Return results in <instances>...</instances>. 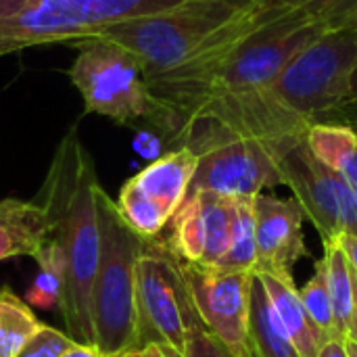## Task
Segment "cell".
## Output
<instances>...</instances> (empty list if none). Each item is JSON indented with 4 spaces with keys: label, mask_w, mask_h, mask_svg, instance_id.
Returning a JSON list of instances; mask_svg holds the SVG:
<instances>
[{
    "label": "cell",
    "mask_w": 357,
    "mask_h": 357,
    "mask_svg": "<svg viewBox=\"0 0 357 357\" xmlns=\"http://www.w3.org/2000/svg\"><path fill=\"white\" fill-rule=\"evenodd\" d=\"M310 151L331 167L357 197V134L345 123L316 121L307 130Z\"/></svg>",
    "instance_id": "15"
},
{
    "label": "cell",
    "mask_w": 357,
    "mask_h": 357,
    "mask_svg": "<svg viewBox=\"0 0 357 357\" xmlns=\"http://www.w3.org/2000/svg\"><path fill=\"white\" fill-rule=\"evenodd\" d=\"M261 280L278 318L282 320L284 328L289 331L295 347L301 357H316L324 343L331 339L318 328V324L307 314L299 289L295 287L291 272H255Z\"/></svg>",
    "instance_id": "13"
},
{
    "label": "cell",
    "mask_w": 357,
    "mask_h": 357,
    "mask_svg": "<svg viewBox=\"0 0 357 357\" xmlns=\"http://www.w3.org/2000/svg\"><path fill=\"white\" fill-rule=\"evenodd\" d=\"M255 232H257V268L255 272H291L307 255L303 238V209L295 199L257 195Z\"/></svg>",
    "instance_id": "11"
},
{
    "label": "cell",
    "mask_w": 357,
    "mask_h": 357,
    "mask_svg": "<svg viewBox=\"0 0 357 357\" xmlns=\"http://www.w3.org/2000/svg\"><path fill=\"white\" fill-rule=\"evenodd\" d=\"M251 345L257 357H301L257 276L251 287Z\"/></svg>",
    "instance_id": "16"
},
{
    "label": "cell",
    "mask_w": 357,
    "mask_h": 357,
    "mask_svg": "<svg viewBox=\"0 0 357 357\" xmlns=\"http://www.w3.org/2000/svg\"><path fill=\"white\" fill-rule=\"evenodd\" d=\"M299 295H301V301H303L307 314L318 324V328L328 339H339L337 324H335V314H333V301H331V291H328V278H326L324 259H318L316 261L314 276L307 280V284L303 289H299Z\"/></svg>",
    "instance_id": "22"
},
{
    "label": "cell",
    "mask_w": 357,
    "mask_h": 357,
    "mask_svg": "<svg viewBox=\"0 0 357 357\" xmlns=\"http://www.w3.org/2000/svg\"><path fill=\"white\" fill-rule=\"evenodd\" d=\"M339 247L343 249L347 261L351 264V268L357 272V236H351V234H343L339 241Z\"/></svg>",
    "instance_id": "26"
},
{
    "label": "cell",
    "mask_w": 357,
    "mask_h": 357,
    "mask_svg": "<svg viewBox=\"0 0 357 357\" xmlns=\"http://www.w3.org/2000/svg\"><path fill=\"white\" fill-rule=\"evenodd\" d=\"M138 349L157 343L184 354L186 320L195 307L182 259L167 243L146 238L136 268Z\"/></svg>",
    "instance_id": "7"
},
{
    "label": "cell",
    "mask_w": 357,
    "mask_h": 357,
    "mask_svg": "<svg viewBox=\"0 0 357 357\" xmlns=\"http://www.w3.org/2000/svg\"><path fill=\"white\" fill-rule=\"evenodd\" d=\"M354 280H356V299H354V314H351V322H349V331H347V339L357 343V272L354 270Z\"/></svg>",
    "instance_id": "29"
},
{
    "label": "cell",
    "mask_w": 357,
    "mask_h": 357,
    "mask_svg": "<svg viewBox=\"0 0 357 357\" xmlns=\"http://www.w3.org/2000/svg\"><path fill=\"white\" fill-rule=\"evenodd\" d=\"M96 215L100 257L92 282L94 345L117 357L128 349H138L136 268L146 238L121 220L115 201L102 186L96 195Z\"/></svg>",
    "instance_id": "2"
},
{
    "label": "cell",
    "mask_w": 357,
    "mask_h": 357,
    "mask_svg": "<svg viewBox=\"0 0 357 357\" xmlns=\"http://www.w3.org/2000/svg\"><path fill=\"white\" fill-rule=\"evenodd\" d=\"M121 220L142 238H157L172 222V218L155 205L149 197L126 182L115 201Z\"/></svg>",
    "instance_id": "21"
},
{
    "label": "cell",
    "mask_w": 357,
    "mask_h": 357,
    "mask_svg": "<svg viewBox=\"0 0 357 357\" xmlns=\"http://www.w3.org/2000/svg\"><path fill=\"white\" fill-rule=\"evenodd\" d=\"M357 69V23L324 31L303 48L274 84L276 100L307 123L351 105Z\"/></svg>",
    "instance_id": "6"
},
{
    "label": "cell",
    "mask_w": 357,
    "mask_h": 357,
    "mask_svg": "<svg viewBox=\"0 0 357 357\" xmlns=\"http://www.w3.org/2000/svg\"><path fill=\"white\" fill-rule=\"evenodd\" d=\"M184 278L205 328L232 354L255 357L251 345V287L255 274L184 264Z\"/></svg>",
    "instance_id": "10"
},
{
    "label": "cell",
    "mask_w": 357,
    "mask_h": 357,
    "mask_svg": "<svg viewBox=\"0 0 357 357\" xmlns=\"http://www.w3.org/2000/svg\"><path fill=\"white\" fill-rule=\"evenodd\" d=\"M142 354H144V357H165L161 345H157V343H151V345L142 347Z\"/></svg>",
    "instance_id": "30"
},
{
    "label": "cell",
    "mask_w": 357,
    "mask_h": 357,
    "mask_svg": "<svg viewBox=\"0 0 357 357\" xmlns=\"http://www.w3.org/2000/svg\"><path fill=\"white\" fill-rule=\"evenodd\" d=\"M184 357H232V354L205 328L203 320L197 314V307L190 310L186 320Z\"/></svg>",
    "instance_id": "23"
},
{
    "label": "cell",
    "mask_w": 357,
    "mask_h": 357,
    "mask_svg": "<svg viewBox=\"0 0 357 357\" xmlns=\"http://www.w3.org/2000/svg\"><path fill=\"white\" fill-rule=\"evenodd\" d=\"M186 0H0V56L94 38L109 25L155 15Z\"/></svg>",
    "instance_id": "4"
},
{
    "label": "cell",
    "mask_w": 357,
    "mask_h": 357,
    "mask_svg": "<svg viewBox=\"0 0 357 357\" xmlns=\"http://www.w3.org/2000/svg\"><path fill=\"white\" fill-rule=\"evenodd\" d=\"M356 23H357V21H356Z\"/></svg>",
    "instance_id": "37"
},
{
    "label": "cell",
    "mask_w": 357,
    "mask_h": 357,
    "mask_svg": "<svg viewBox=\"0 0 357 357\" xmlns=\"http://www.w3.org/2000/svg\"><path fill=\"white\" fill-rule=\"evenodd\" d=\"M73 345L75 341L67 333L48 324H40V328L19 349L17 357H61Z\"/></svg>",
    "instance_id": "24"
},
{
    "label": "cell",
    "mask_w": 357,
    "mask_h": 357,
    "mask_svg": "<svg viewBox=\"0 0 357 357\" xmlns=\"http://www.w3.org/2000/svg\"><path fill=\"white\" fill-rule=\"evenodd\" d=\"M316 357H349V354H347L345 341L331 339L328 343H324V345H322V349L318 351V356Z\"/></svg>",
    "instance_id": "27"
},
{
    "label": "cell",
    "mask_w": 357,
    "mask_h": 357,
    "mask_svg": "<svg viewBox=\"0 0 357 357\" xmlns=\"http://www.w3.org/2000/svg\"><path fill=\"white\" fill-rule=\"evenodd\" d=\"M61 357H111L107 356L102 349H98L96 345H84V343H75L71 349H67Z\"/></svg>",
    "instance_id": "25"
},
{
    "label": "cell",
    "mask_w": 357,
    "mask_h": 357,
    "mask_svg": "<svg viewBox=\"0 0 357 357\" xmlns=\"http://www.w3.org/2000/svg\"><path fill=\"white\" fill-rule=\"evenodd\" d=\"M324 266H326V278H328V291L333 301V314L339 339H347L351 314H354V299H356V280H354V268L347 261L343 249L339 243H324Z\"/></svg>",
    "instance_id": "18"
},
{
    "label": "cell",
    "mask_w": 357,
    "mask_h": 357,
    "mask_svg": "<svg viewBox=\"0 0 357 357\" xmlns=\"http://www.w3.org/2000/svg\"><path fill=\"white\" fill-rule=\"evenodd\" d=\"M40 324L42 322L23 299L6 287L0 289V357H17Z\"/></svg>",
    "instance_id": "20"
},
{
    "label": "cell",
    "mask_w": 357,
    "mask_h": 357,
    "mask_svg": "<svg viewBox=\"0 0 357 357\" xmlns=\"http://www.w3.org/2000/svg\"><path fill=\"white\" fill-rule=\"evenodd\" d=\"M255 197H234L230 245L222 261L215 266L224 272L253 274L257 268V232H255Z\"/></svg>",
    "instance_id": "17"
},
{
    "label": "cell",
    "mask_w": 357,
    "mask_h": 357,
    "mask_svg": "<svg viewBox=\"0 0 357 357\" xmlns=\"http://www.w3.org/2000/svg\"><path fill=\"white\" fill-rule=\"evenodd\" d=\"M79 48L69 77L84 100V113H96L119 126L146 123L165 134L159 105L149 92L140 61L123 46L105 38L71 42Z\"/></svg>",
    "instance_id": "5"
},
{
    "label": "cell",
    "mask_w": 357,
    "mask_h": 357,
    "mask_svg": "<svg viewBox=\"0 0 357 357\" xmlns=\"http://www.w3.org/2000/svg\"><path fill=\"white\" fill-rule=\"evenodd\" d=\"M282 142L238 136L203 146L197 151L199 163L188 195L207 190L224 197H257L268 188L282 186L278 167Z\"/></svg>",
    "instance_id": "9"
},
{
    "label": "cell",
    "mask_w": 357,
    "mask_h": 357,
    "mask_svg": "<svg viewBox=\"0 0 357 357\" xmlns=\"http://www.w3.org/2000/svg\"><path fill=\"white\" fill-rule=\"evenodd\" d=\"M48 236V218L36 201L0 199V261L33 257Z\"/></svg>",
    "instance_id": "14"
},
{
    "label": "cell",
    "mask_w": 357,
    "mask_h": 357,
    "mask_svg": "<svg viewBox=\"0 0 357 357\" xmlns=\"http://www.w3.org/2000/svg\"><path fill=\"white\" fill-rule=\"evenodd\" d=\"M351 128L356 130V134H357V119H356V121H354V123H351Z\"/></svg>",
    "instance_id": "35"
},
{
    "label": "cell",
    "mask_w": 357,
    "mask_h": 357,
    "mask_svg": "<svg viewBox=\"0 0 357 357\" xmlns=\"http://www.w3.org/2000/svg\"><path fill=\"white\" fill-rule=\"evenodd\" d=\"M197 163L199 155L192 149L178 146L153 159L128 182L144 197H149L155 205H159L169 218H174L188 197Z\"/></svg>",
    "instance_id": "12"
},
{
    "label": "cell",
    "mask_w": 357,
    "mask_h": 357,
    "mask_svg": "<svg viewBox=\"0 0 357 357\" xmlns=\"http://www.w3.org/2000/svg\"><path fill=\"white\" fill-rule=\"evenodd\" d=\"M259 0H186L163 13L109 25L94 38L128 48L142 67L144 82L163 75L205 46L224 25Z\"/></svg>",
    "instance_id": "3"
},
{
    "label": "cell",
    "mask_w": 357,
    "mask_h": 357,
    "mask_svg": "<svg viewBox=\"0 0 357 357\" xmlns=\"http://www.w3.org/2000/svg\"><path fill=\"white\" fill-rule=\"evenodd\" d=\"M255 357H257V356H255Z\"/></svg>",
    "instance_id": "36"
},
{
    "label": "cell",
    "mask_w": 357,
    "mask_h": 357,
    "mask_svg": "<svg viewBox=\"0 0 357 357\" xmlns=\"http://www.w3.org/2000/svg\"><path fill=\"white\" fill-rule=\"evenodd\" d=\"M98 188L100 182L94 161L84 146L77 128H71L52 155L36 203L48 218V238L59 245L67 264L59 307L67 335L84 345H94L92 282L100 257L96 215Z\"/></svg>",
    "instance_id": "1"
},
{
    "label": "cell",
    "mask_w": 357,
    "mask_h": 357,
    "mask_svg": "<svg viewBox=\"0 0 357 357\" xmlns=\"http://www.w3.org/2000/svg\"><path fill=\"white\" fill-rule=\"evenodd\" d=\"M305 136L289 138L278 146L282 186L293 190V199L318 230L322 245L343 234L357 236V197L310 151Z\"/></svg>",
    "instance_id": "8"
},
{
    "label": "cell",
    "mask_w": 357,
    "mask_h": 357,
    "mask_svg": "<svg viewBox=\"0 0 357 357\" xmlns=\"http://www.w3.org/2000/svg\"><path fill=\"white\" fill-rule=\"evenodd\" d=\"M345 347H347V354H349V357H357V343L349 341V339H345Z\"/></svg>",
    "instance_id": "32"
},
{
    "label": "cell",
    "mask_w": 357,
    "mask_h": 357,
    "mask_svg": "<svg viewBox=\"0 0 357 357\" xmlns=\"http://www.w3.org/2000/svg\"><path fill=\"white\" fill-rule=\"evenodd\" d=\"M351 105H357V69L354 75V84H351Z\"/></svg>",
    "instance_id": "34"
},
{
    "label": "cell",
    "mask_w": 357,
    "mask_h": 357,
    "mask_svg": "<svg viewBox=\"0 0 357 357\" xmlns=\"http://www.w3.org/2000/svg\"><path fill=\"white\" fill-rule=\"evenodd\" d=\"M33 259L40 272L25 293V303L29 307H40V310L61 307L63 289H65V272H67L63 251L59 249L56 243L48 238L46 245L33 255Z\"/></svg>",
    "instance_id": "19"
},
{
    "label": "cell",
    "mask_w": 357,
    "mask_h": 357,
    "mask_svg": "<svg viewBox=\"0 0 357 357\" xmlns=\"http://www.w3.org/2000/svg\"><path fill=\"white\" fill-rule=\"evenodd\" d=\"M333 2H347V0H276L280 8L295 10V8H305V6H318V4H333Z\"/></svg>",
    "instance_id": "28"
},
{
    "label": "cell",
    "mask_w": 357,
    "mask_h": 357,
    "mask_svg": "<svg viewBox=\"0 0 357 357\" xmlns=\"http://www.w3.org/2000/svg\"><path fill=\"white\" fill-rule=\"evenodd\" d=\"M161 349H163L165 357H184V354H180V351H178V349H174V347H165V345H161Z\"/></svg>",
    "instance_id": "31"
},
{
    "label": "cell",
    "mask_w": 357,
    "mask_h": 357,
    "mask_svg": "<svg viewBox=\"0 0 357 357\" xmlns=\"http://www.w3.org/2000/svg\"><path fill=\"white\" fill-rule=\"evenodd\" d=\"M117 357H144V354H142V349H128V351L119 354Z\"/></svg>",
    "instance_id": "33"
}]
</instances>
